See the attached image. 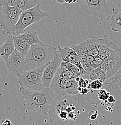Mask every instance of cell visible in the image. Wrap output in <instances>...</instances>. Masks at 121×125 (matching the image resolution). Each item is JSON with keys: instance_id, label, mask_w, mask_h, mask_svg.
<instances>
[{"instance_id": "cell-6", "label": "cell", "mask_w": 121, "mask_h": 125, "mask_svg": "<svg viewBox=\"0 0 121 125\" xmlns=\"http://www.w3.org/2000/svg\"><path fill=\"white\" fill-rule=\"evenodd\" d=\"M22 10L9 6H0V27L4 34L14 36V28Z\"/></svg>"}, {"instance_id": "cell-11", "label": "cell", "mask_w": 121, "mask_h": 125, "mask_svg": "<svg viewBox=\"0 0 121 125\" xmlns=\"http://www.w3.org/2000/svg\"><path fill=\"white\" fill-rule=\"evenodd\" d=\"M62 60L60 55L58 53V50L55 54V57L53 58L43 72L42 78V83L45 88H49L51 83L53 81V78L58 71Z\"/></svg>"}, {"instance_id": "cell-7", "label": "cell", "mask_w": 121, "mask_h": 125, "mask_svg": "<svg viewBox=\"0 0 121 125\" xmlns=\"http://www.w3.org/2000/svg\"><path fill=\"white\" fill-rule=\"evenodd\" d=\"M49 63L42 67L34 69L27 70L18 78L20 87L28 88L33 90L39 91L44 89L45 87L42 83L43 72Z\"/></svg>"}, {"instance_id": "cell-2", "label": "cell", "mask_w": 121, "mask_h": 125, "mask_svg": "<svg viewBox=\"0 0 121 125\" xmlns=\"http://www.w3.org/2000/svg\"><path fill=\"white\" fill-rule=\"evenodd\" d=\"M19 92L22 95L27 111L37 112L48 116L51 104L57 96L50 87L39 91L20 87Z\"/></svg>"}, {"instance_id": "cell-10", "label": "cell", "mask_w": 121, "mask_h": 125, "mask_svg": "<svg viewBox=\"0 0 121 125\" xmlns=\"http://www.w3.org/2000/svg\"><path fill=\"white\" fill-rule=\"evenodd\" d=\"M7 68L19 77L27 70L25 56L15 49L6 62Z\"/></svg>"}, {"instance_id": "cell-17", "label": "cell", "mask_w": 121, "mask_h": 125, "mask_svg": "<svg viewBox=\"0 0 121 125\" xmlns=\"http://www.w3.org/2000/svg\"><path fill=\"white\" fill-rule=\"evenodd\" d=\"M111 30L121 34V7L114 10L110 19Z\"/></svg>"}, {"instance_id": "cell-27", "label": "cell", "mask_w": 121, "mask_h": 125, "mask_svg": "<svg viewBox=\"0 0 121 125\" xmlns=\"http://www.w3.org/2000/svg\"><path fill=\"white\" fill-rule=\"evenodd\" d=\"M116 102V99L114 97V96H113L112 95H110L109 96V97L108 98V99L107 101L104 102L103 105L104 106H107L108 107L109 106H110V107H113L114 106V104Z\"/></svg>"}, {"instance_id": "cell-23", "label": "cell", "mask_w": 121, "mask_h": 125, "mask_svg": "<svg viewBox=\"0 0 121 125\" xmlns=\"http://www.w3.org/2000/svg\"><path fill=\"white\" fill-rule=\"evenodd\" d=\"M111 95V93L107 91L105 89H101L98 91L97 97L98 98V101L104 102L108 99L109 96Z\"/></svg>"}, {"instance_id": "cell-19", "label": "cell", "mask_w": 121, "mask_h": 125, "mask_svg": "<svg viewBox=\"0 0 121 125\" xmlns=\"http://www.w3.org/2000/svg\"><path fill=\"white\" fill-rule=\"evenodd\" d=\"M13 42L15 49L25 56L30 49V45L19 36H13Z\"/></svg>"}, {"instance_id": "cell-14", "label": "cell", "mask_w": 121, "mask_h": 125, "mask_svg": "<svg viewBox=\"0 0 121 125\" xmlns=\"http://www.w3.org/2000/svg\"><path fill=\"white\" fill-rule=\"evenodd\" d=\"M15 50L13 36H9L3 45L0 46V58L6 62Z\"/></svg>"}, {"instance_id": "cell-12", "label": "cell", "mask_w": 121, "mask_h": 125, "mask_svg": "<svg viewBox=\"0 0 121 125\" xmlns=\"http://www.w3.org/2000/svg\"><path fill=\"white\" fill-rule=\"evenodd\" d=\"M57 50L60 55L62 62H69L75 65L80 69L81 75H87L86 72L83 67L78 55L72 48L69 47L61 48L60 46H58Z\"/></svg>"}, {"instance_id": "cell-9", "label": "cell", "mask_w": 121, "mask_h": 125, "mask_svg": "<svg viewBox=\"0 0 121 125\" xmlns=\"http://www.w3.org/2000/svg\"><path fill=\"white\" fill-rule=\"evenodd\" d=\"M98 57L104 61L121 63V49L107 37L99 38Z\"/></svg>"}, {"instance_id": "cell-21", "label": "cell", "mask_w": 121, "mask_h": 125, "mask_svg": "<svg viewBox=\"0 0 121 125\" xmlns=\"http://www.w3.org/2000/svg\"><path fill=\"white\" fill-rule=\"evenodd\" d=\"M56 75L58 76H60V77L63 78H70V79H75L77 78L80 76V75H78V74L69 71V70L66 69L65 67L60 66L59 69H58V71L56 73Z\"/></svg>"}, {"instance_id": "cell-22", "label": "cell", "mask_w": 121, "mask_h": 125, "mask_svg": "<svg viewBox=\"0 0 121 125\" xmlns=\"http://www.w3.org/2000/svg\"><path fill=\"white\" fill-rule=\"evenodd\" d=\"M60 66L65 67L66 69L69 70V71L75 73L76 74H78V75H80V76L81 75L80 69L76 66L72 64L69 63V62H62L60 64Z\"/></svg>"}, {"instance_id": "cell-20", "label": "cell", "mask_w": 121, "mask_h": 125, "mask_svg": "<svg viewBox=\"0 0 121 125\" xmlns=\"http://www.w3.org/2000/svg\"><path fill=\"white\" fill-rule=\"evenodd\" d=\"M106 79H107L106 73L101 69H94L89 74V81L90 82L95 80H99L102 83H104Z\"/></svg>"}, {"instance_id": "cell-1", "label": "cell", "mask_w": 121, "mask_h": 125, "mask_svg": "<svg viewBox=\"0 0 121 125\" xmlns=\"http://www.w3.org/2000/svg\"><path fill=\"white\" fill-rule=\"evenodd\" d=\"M79 104L73 96H57L51 104L48 111L50 122L54 125H66L77 117Z\"/></svg>"}, {"instance_id": "cell-13", "label": "cell", "mask_w": 121, "mask_h": 125, "mask_svg": "<svg viewBox=\"0 0 121 125\" xmlns=\"http://www.w3.org/2000/svg\"><path fill=\"white\" fill-rule=\"evenodd\" d=\"M39 4L38 0H0V6H9L25 11Z\"/></svg>"}, {"instance_id": "cell-26", "label": "cell", "mask_w": 121, "mask_h": 125, "mask_svg": "<svg viewBox=\"0 0 121 125\" xmlns=\"http://www.w3.org/2000/svg\"><path fill=\"white\" fill-rule=\"evenodd\" d=\"M90 81L88 79H84L81 77L80 81L78 83V87H81L82 88H90Z\"/></svg>"}, {"instance_id": "cell-24", "label": "cell", "mask_w": 121, "mask_h": 125, "mask_svg": "<svg viewBox=\"0 0 121 125\" xmlns=\"http://www.w3.org/2000/svg\"><path fill=\"white\" fill-rule=\"evenodd\" d=\"M103 83H104L99 80H95L91 81L90 83V91L94 92V91H98L102 89V87H103Z\"/></svg>"}, {"instance_id": "cell-29", "label": "cell", "mask_w": 121, "mask_h": 125, "mask_svg": "<svg viewBox=\"0 0 121 125\" xmlns=\"http://www.w3.org/2000/svg\"><path fill=\"white\" fill-rule=\"evenodd\" d=\"M120 76H121V68L119 70H118V72H117L115 74V75H113L112 77L110 78V79L111 81H113V79H116V78H118V77H120Z\"/></svg>"}, {"instance_id": "cell-35", "label": "cell", "mask_w": 121, "mask_h": 125, "mask_svg": "<svg viewBox=\"0 0 121 125\" xmlns=\"http://www.w3.org/2000/svg\"><path fill=\"white\" fill-rule=\"evenodd\" d=\"M107 1H109V0H107Z\"/></svg>"}, {"instance_id": "cell-15", "label": "cell", "mask_w": 121, "mask_h": 125, "mask_svg": "<svg viewBox=\"0 0 121 125\" xmlns=\"http://www.w3.org/2000/svg\"><path fill=\"white\" fill-rule=\"evenodd\" d=\"M80 58L81 64L87 75H89L92 70L94 69L95 57L90 55L80 50H74Z\"/></svg>"}, {"instance_id": "cell-25", "label": "cell", "mask_w": 121, "mask_h": 125, "mask_svg": "<svg viewBox=\"0 0 121 125\" xmlns=\"http://www.w3.org/2000/svg\"><path fill=\"white\" fill-rule=\"evenodd\" d=\"M109 2L112 8V10L113 9L115 10L116 9L121 7V0H109Z\"/></svg>"}, {"instance_id": "cell-5", "label": "cell", "mask_w": 121, "mask_h": 125, "mask_svg": "<svg viewBox=\"0 0 121 125\" xmlns=\"http://www.w3.org/2000/svg\"><path fill=\"white\" fill-rule=\"evenodd\" d=\"M46 17H49V14L41 10L39 4L35 7L23 11L14 28V36L24 33L27 27Z\"/></svg>"}, {"instance_id": "cell-32", "label": "cell", "mask_w": 121, "mask_h": 125, "mask_svg": "<svg viewBox=\"0 0 121 125\" xmlns=\"http://www.w3.org/2000/svg\"><path fill=\"white\" fill-rule=\"evenodd\" d=\"M78 1V0H65V3L66 4H74Z\"/></svg>"}, {"instance_id": "cell-28", "label": "cell", "mask_w": 121, "mask_h": 125, "mask_svg": "<svg viewBox=\"0 0 121 125\" xmlns=\"http://www.w3.org/2000/svg\"><path fill=\"white\" fill-rule=\"evenodd\" d=\"M98 113L97 110L91 111H90L89 114H88V115H89V118L92 121L97 119V118L98 117Z\"/></svg>"}, {"instance_id": "cell-3", "label": "cell", "mask_w": 121, "mask_h": 125, "mask_svg": "<svg viewBox=\"0 0 121 125\" xmlns=\"http://www.w3.org/2000/svg\"><path fill=\"white\" fill-rule=\"evenodd\" d=\"M57 52V48L42 42L31 46L25 55L27 70L42 67L49 63L54 58Z\"/></svg>"}, {"instance_id": "cell-34", "label": "cell", "mask_w": 121, "mask_h": 125, "mask_svg": "<svg viewBox=\"0 0 121 125\" xmlns=\"http://www.w3.org/2000/svg\"><path fill=\"white\" fill-rule=\"evenodd\" d=\"M1 119H2V117H0V125H1Z\"/></svg>"}, {"instance_id": "cell-16", "label": "cell", "mask_w": 121, "mask_h": 125, "mask_svg": "<svg viewBox=\"0 0 121 125\" xmlns=\"http://www.w3.org/2000/svg\"><path fill=\"white\" fill-rule=\"evenodd\" d=\"M109 92L114 96L116 101L121 103V76L111 81L109 87Z\"/></svg>"}, {"instance_id": "cell-18", "label": "cell", "mask_w": 121, "mask_h": 125, "mask_svg": "<svg viewBox=\"0 0 121 125\" xmlns=\"http://www.w3.org/2000/svg\"><path fill=\"white\" fill-rule=\"evenodd\" d=\"M18 36L22 39L30 46L42 43L41 40H40L38 36L37 32L36 31L29 30L25 31L24 33L19 35Z\"/></svg>"}, {"instance_id": "cell-8", "label": "cell", "mask_w": 121, "mask_h": 125, "mask_svg": "<svg viewBox=\"0 0 121 125\" xmlns=\"http://www.w3.org/2000/svg\"><path fill=\"white\" fill-rule=\"evenodd\" d=\"M77 82L74 79L60 77L55 74L50 88L57 96H75L79 93Z\"/></svg>"}, {"instance_id": "cell-4", "label": "cell", "mask_w": 121, "mask_h": 125, "mask_svg": "<svg viewBox=\"0 0 121 125\" xmlns=\"http://www.w3.org/2000/svg\"><path fill=\"white\" fill-rule=\"evenodd\" d=\"M82 11L87 15L102 19L110 18L113 10L107 0H78Z\"/></svg>"}, {"instance_id": "cell-31", "label": "cell", "mask_w": 121, "mask_h": 125, "mask_svg": "<svg viewBox=\"0 0 121 125\" xmlns=\"http://www.w3.org/2000/svg\"><path fill=\"white\" fill-rule=\"evenodd\" d=\"M89 92H90L89 88H83V89H82V90L80 92V93L81 94H88Z\"/></svg>"}, {"instance_id": "cell-33", "label": "cell", "mask_w": 121, "mask_h": 125, "mask_svg": "<svg viewBox=\"0 0 121 125\" xmlns=\"http://www.w3.org/2000/svg\"><path fill=\"white\" fill-rule=\"evenodd\" d=\"M59 4H64L65 3V0H55Z\"/></svg>"}, {"instance_id": "cell-30", "label": "cell", "mask_w": 121, "mask_h": 125, "mask_svg": "<svg viewBox=\"0 0 121 125\" xmlns=\"http://www.w3.org/2000/svg\"><path fill=\"white\" fill-rule=\"evenodd\" d=\"M1 125H13L10 120H5L1 123Z\"/></svg>"}]
</instances>
